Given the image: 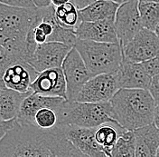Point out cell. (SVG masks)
Wrapping results in <instances>:
<instances>
[{"label":"cell","instance_id":"33","mask_svg":"<svg viewBox=\"0 0 159 157\" xmlns=\"http://www.w3.org/2000/svg\"><path fill=\"white\" fill-rule=\"evenodd\" d=\"M69 1H70V0H51V3L54 7H58V6L63 5V4H65V3H67Z\"/></svg>","mask_w":159,"mask_h":157},{"label":"cell","instance_id":"23","mask_svg":"<svg viewBox=\"0 0 159 157\" xmlns=\"http://www.w3.org/2000/svg\"><path fill=\"white\" fill-rule=\"evenodd\" d=\"M135 135L131 130L124 131L111 151V157H135Z\"/></svg>","mask_w":159,"mask_h":157},{"label":"cell","instance_id":"29","mask_svg":"<svg viewBox=\"0 0 159 157\" xmlns=\"http://www.w3.org/2000/svg\"><path fill=\"white\" fill-rule=\"evenodd\" d=\"M16 125V119L13 118L10 120L0 121V140L4 137V135L7 134V132L13 128Z\"/></svg>","mask_w":159,"mask_h":157},{"label":"cell","instance_id":"24","mask_svg":"<svg viewBox=\"0 0 159 157\" xmlns=\"http://www.w3.org/2000/svg\"><path fill=\"white\" fill-rule=\"evenodd\" d=\"M57 123H58L57 112L52 108H41L36 112L34 115V124L43 129L54 127L57 125Z\"/></svg>","mask_w":159,"mask_h":157},{"label":"cell","instance_id":"17","mask_svg":"<svg viewBox=\"0 0 159 157\" xmlns=\"http://www.w3.org/2000/svg\"><path fill=\"white\" fill-rule=\"evenodd\" d=\"M135 135V157L156 156L159 145V128L154 123L133 130Z\"/></svg>","mask_w":159,"mask_h":157},{"label":"cell","instance_id":"36","mask_svg":"<svg viewBox=\"0 0 159 157\" xmlns=\"http://www.w3.org/2000/svg\"><path fill=\"white\" fill-rule=\"evenodd\" d=\"M156 156L159 157V145H158V147H157V154H156Z\"/></svg>","mask_w":159,"mask_h":157},{"label":"cell","instance_id":"22","mask_svg":"<svg viewBox=\"0 0 159 157\" xmlns=\"http://www.w3.org/2000/svg\"><path fill=\"white\" fill-rule=\"evenodd\" d=\"M143 27L155 31L159 24V2H139Z\"/></svg>","mask_w":159,"mask_h":157},{"label":"cell","instance_id":"18","mask_svg":"<svg viewBox=\"0 0 159 157\" xmlns=\"http://www.w3.org/2000/svg\"><path fill=\"white\" fill-rule=\"evenodd\" d=\"M31 92L19 93L7 88L0 76V121L16 118L23 99Z\"/></svg>","mask_w":159,"mask_h":157},{"label":"cell","instance_id":"26","mask_svg":"<svg viewBox=\"0 0 159 157\" xmlns=\"http://www.w3.org/2000/svg\"><path fill=\"white\" fill-rule=\"evenodd\" d=\"M142 64L151 76H154L159 73V55L154 58L143 62Z\"/></svg>","mask_w":159,"mask_h":157},{"label":"cell","instance_id":"5","mask_svg":"<svg viewBox=\"0 0 159 157\" xmlns=\"http://www.w3.org/2000/svg\"><path fill=\"white\" fill-rule=\"evenodd\" d=\"M74 47L83 59L91 77L99 74L116 73L123 59L119 43L77 39Z\"/></svg>","mask_w":159,"mask_h":157},{"label":"cell","instance_id":"4","mask_svg":"<svg viewBox=\"0 0 159 157\" xmlns=\"http://www.w3.org/2000/svg\"><path fill=\"white\" fill-rule=\"evenodd\" d=\"M58 115L59 125H74L80 127H99L104 124H119L113 116L110 102H79L65 101L61 107ZM122 127V126H121Z\"/></svg>","mask_w":159,"mask_h":157},{"label":"cell","instance_id":"9","mask_svg":"<svg viewBox=\"0 0 159 157\" xmlns=\"http://www.w3.org/2000/svg\"><path fill=\"white\" fill-rule=\"evenodd\" d=\"M119 89L116 73L99 74L87 81L79 93L76 101L89 103L108 102Z\"/></svg>","mask_w":159,"mask_h":157},{"label":"cell","instance_id":"11","mask_svg":"<svg viewBox=\"0 0 159 157\" xmlns=\"http://www.w3.org/2000/svg\"><path fill=\"white\" fill-rule=\"evenodd\" d=\"M65 101L66 99L61 96H50L31 92L23 99L16 119L18 124L35 125L34 115L39 109L43 107L52 108L58 113Z\"/></svg>","mask_w":159,"mask_h":157},{"label":"cell","instance_id":"19","mask_svg":"<svg viewBox=\"0 0 159 157\" xmlns=\"http://www.w3.org/2000/svg\"><path fill=\"white\" fill-rule=\"evenodd\" d=\"M119 4L109 0H96L88 7L79 9L80 21H114Z\"/></svg>","mask_w":159,"mask_h":157},{"label":"cell","instance_id":"16","mask_svg":"<svg viewBox=\"0 0 159 157\" xmlns=\"http://www.w3.org/2000/svg\"><path fill=\"white\" fill-rule=\"evenodd\" d=\"M75 34L78 39L91 40L96 42L119 43L114 21H80L75 28Z\"/></svg>","mask_w":159,"mask_h":157},{"label":"cell","instance_id":"32","mask_svg":"<svg viewBox=\"0 0 159 157\" xmlns=\"http://www.w3.org/2000/svg\"><path fill=\"white\" fill-rule=\"evenodd\" d=\"M153 123L156 125L157 127L159 128V104L158 105H156V108H155Z\"/></svg>","mask_w":159,"mask_h":157},{"label":"cell","instance_id":"15","mask_svg":"<svg viewBox=\"0 0 159 157\" xmlns=\"http://www.w3.org/2000/svg\"><path fill=\"white\" fill-rule=\"evenodd\" d=\"M38 72L26 62H16L6 69L2 80L7 88L19 93L31 92L30 86L37 76Z\"/></svg>","mask_w":159,"mask_h":157},{"label":"cell","instance_id":"30","mask_svg":"<svg viewBox=\"0 0 159 157\" xmlns=\"http://www.w3.org/2000/svg\"><path fill=\"white\" fill-rule=\"evenodd\" d=\"M78 9H82L86 7H88L91 3H93L96 0H70Z\"/></svg>","mask_w":159,"mask_h":157},{"label":"cell","instance_id":"25","mask_svg":"<svg viewBox=\"0 0 159 157\" xmlns=\"http://www.w3.org/2000/svg\"><path fill=\"white\" fill-rule=\"evenodd\" d=\"M18 62L8 50L0 45V76L11 65ZM23 62V61H22Z\"/></svg>","mask_w":159,"mask_h":157},{"label":"cell","instance_id":"7","mask_svg":"<svg viewBox=\"0 0 159 157\" xmlns=\"http://www.w3.org/2000/svg\"><path fill=\"white\" fill-rule=\"evenodd\" d=\"M123 59L143 63L159 55V37L155 31L142 27L137 35L122 47Z\"/></svg>","mask_w":159,"mask_h":157},{"label":"cell","instance_id":"35","mask_svg":"<svg viewBox=\"0 0 159 157\" xmlns=\"http://www.w3.org/2000/svg\"><path fill=\"white\" fill-rule=\"evenodd\" d=\"M155 32H156V34L157 35V37H159V24L158 26L157 27V28H156V30H155Z\"/></svg>","mask_w":159,"mask_h":157},{"label":"cell","instance_id":"27","mask_svg":"<svg viewBox=\"0 0 159 157\" xmlns=\"http://www.w3.org/2000/svg\"><path fill=\"white\" fill-rule=\"evenodd\" d=\"M0 3L17 7H36L33 0H0Z\"/></svg>","mask_w":159,"mask_h":157},{"label":"cell","instance_id":"3","mask_svg":"<svg viewBox=\"0 0 159 157\" xmlns=\"http://www.w3.org/2000/svg\"><path fill=\"white\" fill-rule=\"evenodd\" d=\"M109 102L115 120L126 130L153 123L157 105L148 89L119 88Z\"/></svg>","mask_w":159,"mask_h":157},{"label":"cell","instance_id":"6","mask_svg":"<svg viewBox=\"0 0 159 157\" xmlns=\"http://www.w3.org/2000/svg\"><path fill=\"white\" fill-rule=\"evenodd\" d=\"M61 69L66 81L67 100L76 101L81 88L91 76L83 59L74 47L63 60Z\"/></svg>","mask_w":159,"mask_h":157},{"label":"cell","instance_id":"31","mask_svg":"<svg viewBox=\"0 0 159 157\" xmlns=\"http://www.w3.org/2000/svg\"><path fill=\"white\" fill-rule=\"evenodd\" d=\"M33 2L34 3L36 7H43L52 4L51 0H33Z\"/></svg>","mask_w":159,"mask_h":157},{"label":"cell","instance_id":"21","mask_svg":"<svg viewBox=\"0 0 159 157\" xmlns=\"http://www.w3.org/2000/svg\"><path fill=\"white\" fill-rule=\"evenodd\" d=\"M55 17L60 25L65 28L75 29L80 22L79 9L71 1L55 7Z\"/></svg>","mask_w":159,"mask_h":157},{"label":"cell","instance_id":"13","mask_svg":"<svg viewBox=\"0 0 159 157\" xmlns=\"http://www.w3.org/2000/svg\"><path fill=\"white\" fill-rule=\"evenodd\" d=\"M30 90L41 95L61 96L67 100L66 81L61 67H53L38 73L30 86Z\"/></svg>","mask_w":159,"mask_h":157},{"label":"cell","instance_id":"34","mask_svg":"<svg viewBox=\"0 0 159 157\" xmlns=\"http://www.w3.org/2000/svg\"><path fill=\"white\" fill-rule=\"evenodd\" d=\"M109 1H112V2H116V3H118V4H122V3H124V2H126V1H128V0H109Z\"/></svg>","mask_w":159,"mask_h":157},{"label":"cell","instance_id":"28","mask_svg":"<svg viewBox=\"0 0 159 157\" xmlns=\"http://www.w3.org/2000/svg\"><path fill=\"white\" fill-rule=\"evenodd\" d=\"M149 91L155 99L156 105L159 104V73L152 76V81L149 86Z\"/></svg>","mask_w":159,"mask_h":157},{"label":"cell","instance_id":"12","mask_svg":"<svg viewBox=\"0 0 159 157\" xmlns=\"http://www.w3.org/2000/svg\"><path fill=\"white\" fill-rule=\"evenodd\" d=\"M64 134L70 142L81 152L84 156H107L103 148L97 142L95 133L98 127H80L74 125H65Z\"/></svg>","mask_w":159,"mask_h":157},{"label":"cell","instance_id":"8","mask_svg":"<svg viewBox=\"0 0 159 157\" xmlns=\"http://www.w3.org/2000/svg\"><path fill=\"white\" fill-rule=\"evenodd\" d=\"M114 26L118 40L123 47L143 27L139 10V0H128L119 5Z\"/></svg>","mask_w":159,"mask_h":157},{"label":"cell","instance_id":"10","mask_svg":"<svg viewBox=\"0 0 159 157\" xmlns=\"http://www.w3.org/2000/svg\"><path fill=\"white\" fill-rule=\"evenodd\" d=\"M73 47L61 42H45L38 44L30 64L38 73L53 67H61L67 54Z\"/></svg>","mask_w":159,"mask_h":157},{"label":"cell","instance_id":"20","mask_svg":"<svg viewBox=\"0 0 159 157\" xmlns=\"http://www.w3.org/2000/svg\"><path fill=\"white\" fill-rule=\"evenodd\" d=\"M124 131H126V129L114 124H104L97 128L95 138L103 148L107 157H111L112 148L114 147L119 135Z\"/></svg>","mask_w":159,"mask_h":157},{"label":"cell","instance_id":"2","mask_svg":"<svg viewBox=\"0 0 159 157\" xmlns=\"http://www.w3.org/2000/svg\"><path fill=\"white\" fill-rule=\"evenodd\" d=\"M40 20L39 7H17L0 3V45L18 62H26V36Z\"/></svg>","mask_w":159,"mask_h":157},{"label":"cell","instance_id":"14","mask_svg":"<svg viewBox=\"0 0 159 157\" xmlns=\"http://www.w3.org/2000/svg\"><path fill=\"white\" fill-rule=\"evenodd\" d=\"M119 88L149 89L152 76L142 63L122 59L119 70L116 72Z\"/></svg>","mask_w":159,"mask_h":157},{"label":"cell","instance_id":"1","mask_svg":"<svg viewBox=\"0 0 159 157\" xmlns=\"http://www.w3.org/2000/svg\"><path fill=\"white\" fill-rule=\"evenodd\" d=\"M0 156H84L64 134L62 125L43 129L34 124H18L0 140Z\"/></svg>","mask_w":159,"mask_h":157}]
</instances>
